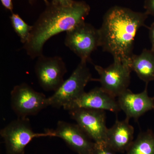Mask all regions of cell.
<instances>
[{
	"instance_id": "cell-17",
	"label": "cell",
	"mask_w": 154,
	"mask_h": 154,
	"mask_svg": "<svg viewBox=\"0 0 154 154\" xmlns=\"http://www.w3.org/2000/svg\"><path fill=\"white\" fill-rule=\"evenodd\" d=\"M91 154H116V152L110 148L106 143L94 142Z\"/></svg>"
},
{
	"instance_id": "cell-19",
	"label": "cell",
	"mask_w": 154,
	"mask_h": 154,
	"mask_svg": "<svg viewBox=\"0 0 154 154\" xmlns=\"http://www.w3.org/2000/svg\"><path fill=\"white\" fill-rule=\"evenodd\" d=\"M75 2L73 0H52L51 2L58 5L69 7L72 5Z\"/></svg>"
},
{
	"instance_id": "cell-7",
	"label": "cell",
	"mask_w": 154,
	"mask_h": 154,
	"mask_svg": "<svg viewBox=\"0 0 154 154\" xmlns=\"http://www.w3.org/2000/svg\"><path fill=\"white\" fill-rule=\"evenodd\" d=\"M11 105L18 118L36 115L49 106L48 98L44 94L35 91L25 83L13 88L11 92Z\"/></svg>"
},
{
	"instance_id": "cell-11",
	"label": "cell",
	"mask_w": 154,
	"mask_h": 154,
	"mask_svg": "<svg viewBox=\"0 0 154 154\" xmlns=\"http://www.w3.org/2000/svg\"><path fill=\"white\" fill-rule=\"evenodd\" d=\"M53 133L78 154H91L94 142L77 124L59 121Z\"/></svg>"
},
{
	"instance_id": "cell-1",
	"label": "cell",
	"mask_w": 154,
	"mask_h": 154,
	"mask_svg": "<svg viewBox=\"0 0 154 154\" xmlns=\"http://www.w3.org/2000/svg\"><path fill=\"white\" fill-rule=\"evenodd\" d=\"M149 15L125 7L115 6L105 13L99 29L100 47L113 59L128 61L132 56L134 42L140 28L145 26Z\"/></svg>"
},
{
	"instance_id": "cell-16",
	"label": "cell",
	"mask_w": 154,
	"mask_h": 154,
	"mask_svg": "<svg viewBox=\"0 0 154 154\" xmlns=\"http://www.w3.org/2000/svg\"><path fill=\"white\" fill-rule=\"evenodd\" d=\"M12 27L23 45L26 43L30 37L32 26L28 25L18 14L13 13L10 17Z\"/></svg>"
},
{
	"instance_id": "cell-2",
	"label": "cell",
	"mask_w": 154,
	"mask_h": 154,
	"mask_svg": "<svg viewBox=\"0 0 154 154\" xmlns=\"http://www.w3.org/2000/svg\"><path fill=\"white\" fill-rule=\"evenodd\" d=\"M90 11V6L84 1H75L69 7L49 3L32 25L23 49L33 59L43 55V46L48 39L85 22Z\"/></svg>"
},
{
	"instance_id": "cell-5",
	"label": "cell",
	"mask_w": 154,
	"mask_h": 154,
	"mask_svg": "<svg viewBox=\"0 0 154 154\" xmlns=\"http://www.w3.org/2000/svg\"><path fill=\"white\" fill-rule=\"evenodd\" d=\"M65 45L78 56L81 61H91L92 53L100 47L99 29L83 22L66 32Z\"/></svg>"
},
{
	"instance_id": "cell-4",
	"label": "cell",
	"mask_w": 154,
	"mask_h": 154,
	"mask_svg": "<svg viewBox=\"0 0 154 154\" xmlns=\"http://www.w3.org/2000/svg\"><path fill=\"white\" fill-rule=\"evenodd\" d=\"M5 141L7 154H24L26 146L35 138L54 137L53 130L43 133L33 131L30 120L27 118H18L11 122L0 131Z\"/></svg>"
},
{
	"instance_id": "cell-13",
	"label": "cell",
	"mask_w": 154,
	"mask_h": 154,
	"mask_svg": "<svg viewBox=\"0 0 154 154\" xmlns=\"http://www.w3.org/2000/svg\"><path fill=\"white\" fill-rule=\"evenodd\" d=\"M129 119L126 117L122 121L117 119L107 129L106 143L116 152H126L133 142L134 128L129 124Z\"/></svg>"
},
{
	"instance_id": "cell-20",
	"label": "cell",
	"mask_w": 154,
	"mask_h": 154,
	"mask_svg": "<svg viewBox=\"0 0 154 154\" xmlns=\"http://www.w3.org/2000/svg\"><path fill=\"white\" fill-rule=\"evenodd\" d=\"M149 38L151 43V50L154 52V22L149 28Z\"/></svg>"
},
{
	"instance_id": "cell-8",
	"label": "cell",
	"mask_w": 154,
	"mask_h": 154,
	"mask_svg": "<svg viewBox=\"0 0 154 154\" xmlns=\"http://www.w3.org/2000/svg\"><path fill=\"white\" fill-rule=\"evenodd\" d=\"M35 72L38 82L45 91H57L63 84L64 76L67 72L66 65L60 57H37L35 64Z\"/></svg>"
},
{
	"instance_id": "cell-14",
	"label": "cell",
	"mask_w": 154,
	"mask_h": 154,
	"mask_svg": "<svg viewBox=\"0 0 154 154\" xmlns=\"http://www.w3.org/2000/svg\"><path fill=\"white\" fill-rule=\"evenodd\" d=\"M132 71L146 84L154 81V52L144 49L140 54H133L128 61Z\"/></svg>"
},
{
	"instance_id": "cell-12",
	"label": "cell",
	"mask_w": 154,
	"mask_h": 154,
	"mask_svg": "<svg viewBox=\"0 0 154 154\" xmlns=\"http://www.w3.org/2000/svg\"><path fill=\"white\" fill-rule=\"evenodd\" d=\"M147 85L140 93L134 94L128 89L117 97L119 107L126 118L137 120L148 111L154 110V97L149 96Z\"/></svg>"
},
{
	"instance_id": "cell-15",
	"label": "cell",
	"mask_w": 154,
	"mask_h": 154,
	"mask_svg": "<svg viewBox=\"0 0 154 154\" xmlns=\"http://www.w3.org/2000/svg\"><path fill=\"white\" fill-rule=\"evenodd\" d=\"M125 154H154V133L151 130L141 132Z\"/></svg>"
},
{
	"instance_id": "cell-3",
	"label": "cell",
	"mask_w": 154,
	"mask_h": 154,
	"mask_svg": "<svg viewBox=\"0 0 154 154\" xmlns=\"http://www.w3.org/2000/svg\"><path fill=\"white\" fill-rule=\"evenodd\" d=\"M87 63L81 61L68 79L52 96L48 98L49 106L58 108L66 106L85 92V88L89 82L96 81L92 78Z\"/></svg>"
},
{
	"instance_id": "cell-18",
	"label": "cell",
	"mask_w": 154,
	"mask_h": 154,
	"mask_svg": "<svg viewBox=\"0 0 154 154\" xmlns=\"http://www.w3.org/2000/svg\"><path fill=\"white\" fill-rule=\"evenodd\" d=\"M144 8L148 15L154 17V0H145Z\"/></svg>"
},
{
	"instance_id": "cell-21",
	"label": "cell",
	"mask_w": 154,
	"mask_h": 154,
	"mask_svg": "<svg viewBox=\"0 0 154 154\" xmlns=\"http://www.w3.org/2000/svg\"><path fill=\"white\" fill-rule=\"evenodd\" d=\"M3 6L7 10L12 12L13 10V5L12 0H1Z\"/></svg>"
},
{
	"instance_id": "cell-6",
	"label": "cell",
	"mask_w": 154,
	"mask_h": 154,
	"mask_svg": "<svg viewBox=\"0 0 154 154\" xmlns=\"http://www.w3.org/2000/svg\"><path fill=\"white\" fill-rule=\"evenodd\" d=\"M99 78L101 88L111 96L117 98L128 89L132 72L127 61L113 59V63L107 67L95 66Z\"/></svg>"
},
{
	"instance_id": "cell-10",
	"label": "cell",
	"mask_w": 154,
	"mask_h": 154,
	"mask_svg": "<svg viewBox=\"0 0 154 154\" xmlns=\"http://www.w3.org/2000/svg\"><path fill=\"white\" fill-rule=\"evenodd\" d=\"M66 110L77 108L108 110L117 113L121 110L116 98L111 96L101 87L88 92H84L74 101L63 107Z\"/></svg>"
},
{
	"instance_id": "cell-9",
	"label": "cell",
	"mask_w": 154,
	"mask_h": 154,
	"mask_svg": "<svg viewBox=\"0 0 154 154\" xmlns=\"http://www.w3.org/2000/svg\"><path fill=\"white\" fill-rule=\"evenodd\" d=\"M71 117L96 143H106L107 128L105 110L77 108L69 110Z\"/></svg>"
},
{
	"instance_id": "cell-22",
	"label": "cell",
	"mask_w": 154,
	"mask_h": 154,
	"mask_svg": "<svg viewBox=\"0 0 154 154\" xmlns=\"http://www.w3.org/2000/svg\"><path fill=\"white\" fill-rule=\"evenodd\" d=\"M28 1H29V2H30V3H31L33 2V1H35V0H28ZM43 1H44L45 2V4H46V5H48V4L49 3V2H48V0H43Z\"/></svg>"
}]
</instances>
